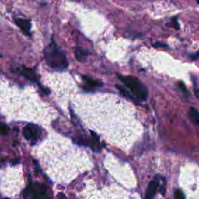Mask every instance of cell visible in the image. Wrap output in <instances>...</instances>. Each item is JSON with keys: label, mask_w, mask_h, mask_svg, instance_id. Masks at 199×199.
I'll use <instances>...</instances> for the list:
<instances>
[{"label": "cell", "mask_w": 199, "mask_h": 199, "mask_svg": "<svg viewBox=\"0 0 199 199\" xmlns=\"http://www.w3.org/2000/svg\"><path fill=\"white\" fill-rule=\"evenodd\" d=\"M175 199H185V197H184V194L180 190H176L174 194Z\"/></svg>", "instance_id": "cell-11"}, {"label": "cell", "mask_w": 199, "mask_h": 199, "mask_svg": "<svg viewBox=\"0 0 199 199\" xmlns=\"http://www.w3.org/2000/svg\"><path fill=\"white\" fill-rule=\"evenodd\" d=\"M158 182L156 180H152L148 184V189L146 190V194H145V199H153L155 195V190L157 189Z\"/></svg>", "instance_id": "cell-6"}, {"label": "cell", "mask_w": 199, "mask_h": 199, "mask_svg": "<svg viewBox=\"0 0 199 199\" xmlns=\"http://www.w3.org/2000/svg\"><path fill=\"white\" fill-rule=\"evenodd\" d=\"M23 135L25 138L31 142H35L40 138L41 135V130L38 126L35 124H26L23 128Z\"/></svg>", "instance_id": "cell-4"}, {"label": "cell", "mask_w": 199, "mask_h": 199, "mask_svg": "<svg viewBox=\"0 0 199 199\" xmlns=\"http://www.w3.org/2000/svg\"><path fill=\"white\" fill-rule=\"evenodd\" d=\"M21 74L25 76L26 78L29 79L30 80L33 81V82H37V76L31 68H23L21 69Z\"/></svg>", "instance_id": "cell-8"}, {"label": "cell", "mask_w": 199, "mask_h": 199, "mask_svg": "<svg viewBox=\"0 0 199 199\" xmlns=\"http://www.w3.org/2000/svg\"><path fill=\"white\" fill-rule=\"evenodd\" d=\"M190 117L192 122L195 124H198L199 122V113L197 110H196L194 107H191L190 109Z\"/></svg>", "instance_id": "cell-9"}, {"label": "cell", "mask_w": 199, "mask_h": 199, "mask_svg": "<svg viewBox=\"0 0 199 199\" xmlns=\"http://www.w3.org/2000/svg\"><path fill=\"white\" fill-rule=\"evenodd\" d=\"M15 23L25 33L30 34V27H31L30 21L22 19V18H16V19H15Z\"/></svg>", "instance_id": "cell-5"}, {"label": "cell", "mask_w": 199, "mask_h": 199, "mask_svg": "<svg viewBox=\"0 0 199 199\" xmlns=\"http://www.w3.org/2000/svg\"><path fill=\"white\" fill-rule=\"evenodd\" d=\"M120 81L125 85L137 99L139 100H145L148 96L146 87L137 78L131 76L119 75Z\"/></svg>", "instance_id": "cell-2"}, {"label": "cell", "mask_w": 199, "mask_h": 199, "mask_svg": "<svg viewBox=\"0 0 199 199\" xmlns=\"http://www.w3.org/2000/svg\"><path fill=\"white\" fill-rule=\"evenodd\" d=\"M6 132V127H5V125H3V124H0V133H1V134H5Z\"/></svg>", "instance_id": "cell-12"}, {"label": "cell", "mask_w": 199, "mask_h": 199, "mask_svg": "<svg viewBox=\"0 0 199 199\" xmlns=\"http://www.w3.org/2000/svg\"><path fill=\"white\" fill-rule=\"evenodd\" d=\"M24 197L26 199H50L47 196V188L43 183H34L26 189Z\"/></svg>", "instance_id": "cell-3"}, {"label": "cell", "mask_w": 199, "mask_h": 199, "mask_svg": "<svg viewBox=\"0 0 199 199\" xmlns=\"http://www.w3.org/2000/svg\"><path fill=\"white\" fill-rule=\"evenodd\" d=\"M44 56L47 64L55 69L62 70L68 66L66 57L54 44L52 40L51 44L44 50Z\"/></svg>", "instance_id": "cell-1"}, {"label": "cell", "mask_w": 199, "mask_h": 199, "mask_svg": "<svg viewBox=\"0 0 199 199\" xmlns=\"http://www.w3.org/2000/svg\"><path fill=\"white\" fill-rule=\"evenodd\" d=\"M84 80L86 81V83L88 84L89 86H93V87L100 86L99 82H96V81L95 80H93V79H89V78H87V77H84Z\"/></svg>", "instance_id": "cell-10"}, {"label": "cell", "mask_w": 199, "mask_h": 199, "mask_svg": "<svg viewBox=\"0 0 199 199\" xmlns=\"http://www.w3.org/2000/svg\"><path fill=\"white\" fill-rule=\"evenodd\" d=\"M89 54L88 51L85 49L82 48V47H77L75 48V55L76 59L78 60L80 62H84V61H86L87 59V56Z\"/></svg>", "instance_id": "cell-7"}]
</instances>
